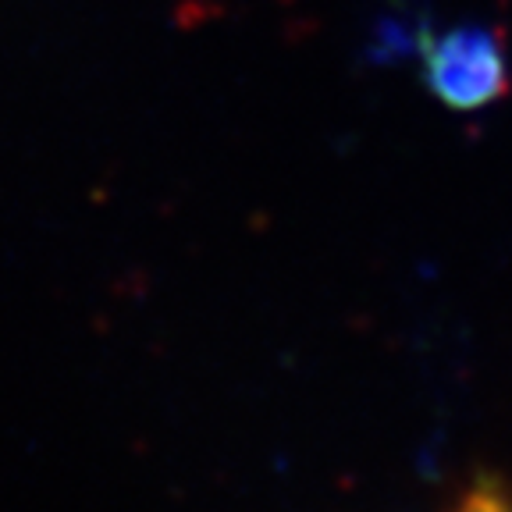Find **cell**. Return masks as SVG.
<instances>
[{
  "mask_svg": "<svg viewBox=\"0 0 512 512\" xmlns=\"http://www.w3.org/2000/svg\"><path fill=\"white\" fill-rule=\"evenodd\" d=\"M424 82L452 111H480L509 89L505 50L491 29H448L424 47Z\"/></svg>",
  "mask_w": 512,
  "mask_h": 512,
  "instance_id": "obj_1",
  "label": "cell"
},
{
  "mask_svg": "<svg viewBox=\"0 0 512 512\" xmlns=\"http://www.w3.org/2000/svg\"><path fill=\"white\" fill-rule=\"evenodd\" d=\"M452 512H512V502L495 484H477V488L459 502V509H452Z\"/></svg>",
  "mask_w": 512,
  "mask_h": 512,
  "instance_id": "obj_2",
  "label": "cell"
}]
</instances>
